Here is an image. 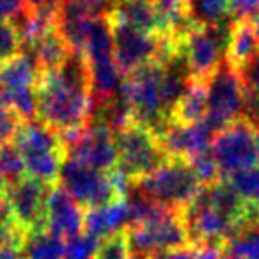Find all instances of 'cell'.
<instances>
[{"label": "cell", "mask_w": 259, "mask_h": 259, "mask_svg": "<svg viewBox=\"0 0 259 259\" xmlns=\"http://www.w3.org/2000/svg\"><path fill=\"white\" fill-rule=\"evenodd\" d=\"M36 96L37 117L57 134L89 126L94 101L89 85V64L83 54L71 52L57 69L39 73Z\"/></svg>", "instance_id": "cell-1"}, {"label": "cell", "mask_w": 259, "mask_h": 259, "mask_svg": "<svg viewBox=\"0 0 259 259\" xmlns=\"http://www.w3.org/2000/svg\"><path fill=\"white\" fill-rule=\"evenodd\" d=\"M15 144L25 165V176L54 187L59 183L66 148L57 132L41 121H27L20 126Z\"/></svg>", "instance_id": "cell-2"}, {"label": "cell", "mask_w": 259, "mask_h": 259, "mask_svg": "<svg viewBox=\"0 0 259 259\" xmlns=\"http://www.w3.org/2000/svg\"><path fill=\"white\" fill-rule=\"evenodd\" d=\"M132 187L163 208L183 211L199 192L201 183L192 172L188 162L167 160Z\"/></svg>", "instance_id": "cell-3"}, {"label": "cell", "mask_w": 259, "mask_h": 259, "mask_svg": "<svg viewBox=\"0 0 259 259\" xmlns=\"http://www.w3.org/2000/svg\"><path fill=\"white\" fill-rule=\"evenodd\" d=\"M124 238L132 257H149L190 245L181 211L167 208L148 222L128 227Z\"/></svg>", "instance_id": "cell-4"}, {"label": "cell", "mask_w": 259, "mask_h": 259, "mask_svg": "<svg viewBox=\"0 0 259 259\" xmlns=\"http://www.w3.org/2000/svg\"><path fill=\"white\" fill-rule=\"evenodd\" d=\"M233 23L234 22L229 16L213 27L192 25L183 34L181 52L192 80L206 82L220 66V62L226 59Z\"/></svg>", "instance_id": "cell-5"}, {"label": "cell", "mask_w": 259, "mask_h": 259, "mask_svg": "<svg viewBox=\"0 0 259 259\" xmlns=\"http://www.w3.org/2000/svg\"><path fill=\"white\" fill-rule=\"evenodd\" d=\"M114 139L117 148L115 169L124 174L132 185L169 160L163 155L156 135L137 122H130L128 126L117 130Z\"/></svg>", "instance_id": "cell-6"}, {"label": "cell", "mask_w": 259, "mask_h": 259, "mask_svg": "<svg viewBox=\"0 0 259 259\" xmlns=\"http://www.w3.org/2000/svg\"><path fill=\"white\" fill-rule=\"evenodd\" d=\"M243 83L238 69L224 59L213 75L206 80V100L208 112L204 122L213 134H219L227 124L238 121L243 115Z\"/></svg>", "instance_id": "cell-7"}, {"label": "cell", "mask_w": 259, "mask_h": 259, "mask_svg": "<svg viewBox=\"0 0 259 259\" xmlns=\"http://www.w3.org/2000/svg\"><path fill=\"white\" fill-rule=\"evenodd\" d=\"M209 153L215 158L220 176H231L241 169L257 165L254 124L243 117L227 124L215 134Z\"/></svg>", "instance_id": "cell-8"}, {"label": "cell", "mask_w": 259, "mask_h": 259, "mask_svg": "<svg viewBox=\"0 0 259 259\" xmlns=\"http://www.w3.org/2000/svg\"><path fill=\"white\" fill-rule=\"evenodd\" d=\"M59 185L83 209L98 208L121 197L115 190L110 172H101L73 158H66L62 163Z\"/></svg>", "instance_id": "cell-9"}, {"label": "cell", "mask_w": 259, "mask_h": 259, "mask_svg": "<svg viewBox=\"0 0 259 259\" xmlns=\"http://www.w3.org/2000/svg\"><path fill=\"white\" fill-rule=\"evenodd\" d=\"M108 22H110L112 37H114V61L122 75L126 76L142 66L158 61L160 37L156 34L134 29L126 23L110 18Z\"/></svg>", "instance_id": "cell-10"}, {"label": "cell", "mask_w": 259, "mask_h": 259, "mask_svg": "<svg viewBox=\"0 0 259 259\" xmlns=\"http://www.w3.org/2000/svg\"><path fill=\"white\" fill-rule=\"evenodd\" d=\"M50 187L25 176L9 185L6 202L25 234L47 229V195Z\"/></svg>", "instance_id": "cell-11"}, {"label": "cell", "mask_w": 259, "mask_h": 259, "mask_svg": "<svg viewBox=\"0 0 259 259\" xmlns=\"http://www.w3.org/2000/svg\"><path fill=\"white\" fill-rule=\"evenodd\" d=\"M66 158H73L101 172H110L117 165L114 134L100 122H91L73 144L66 148Z\"/></svg>", "instance_id": "cell-12"}, {"label": "cell", "mask_w": 259, "mask_h": 259, "mask_svg": "<svg viewBox=\"0 0 259 259\" xmlns=\"http://www.w3.org/2000/svg\"><path fill=\"white\" fill-rule=\"evenodd\" d=\"M213 137L215 134L204 121L195 124H180L169 121L156 134V141L163 155L169 160H183V162L209 151Z\"/></svg>", "instance_id": "cell-13"}, {"label": "cell", "mask_w": 259, "mask_h": 259, "mask_svg": "<svg viewBox=\"0 0 259 259\" xmlns=\"http://www.w3.org/2000/svg\"><path fill=\"white\" fill-rule=\"evenodd\" d=\"M83 208L61 187H50L47 195V231L69 240L83 233Z\"/></svg>", "instance_id": "cell-14"}, {"label": "cell", "mask_w": 259, "mask_h": 259, "mask_svg": "<svg viewBox=\"0 0 259 259\" xmlns=\"http://www.w3.org/2000/svg\"><path fill=\"white\" fill-rule=\"evenodd\" d=\"M130 227V206L126 197H117L98 208L85 209L83 213V229L85 234L98 241L107 240L114 234L124 233Z\"/></svg>", "instance_id": "cell-15"}, {"label": "cell", "mask_w": 259, "mask_h": 259, "mask_svg": "<svg viewBox=\"0 0 259 259\" xmlns=\"http://www.w3.org/2000/svg\"><path fill=\"white\" fill-rule=\"evenodd\" d=\"M107 15L110 20L122 22L134 29L156 34V9L148 0H114Z\"/></svg>", "instance_id": "cell-16"}, {"label": "cell", "mask_w": 259, "mask_h": 259, "mask_svg": "<svg viewBox=\"0 0 259 259\" xmlns=\"http://www.w3.org/2000/svg\"><path fill=\"white\" fill-rule=\"evenodd\" d=\"M122 82H124V75L117 68L114 59L89 64V85L94 107L117 96L121 93Z\"/></svg>", "instance_id": "cell-17"}, {"label": "cell", "mask_w": 259, "mask_h": 259, "mask_svg": "<svg viewBox=\"0 0 259 259\" xmlns=\"http://www.w3.org/2000/svg\"><path fill=\"white\" fill-rule=\"evenodd\" d=\"M37 76H39L37 66L27 50H22L15 57L0 62V87L6 91L34 87Z\"/></svg>", "instance_id": "cell-18"}, {"label": "cell", "mask_w": 259, "mask_h": 259, "mask_svg": "<svg viewBox=\"0 0 259 259\" xmlns=\"http://www.w3.org/2000/svg\"><path fill=\"white\" fill-rule=\"evenodd\" d=\"M208 112V100H206V82L190 80L188 87L170 112V121L180 124H195L204 121Z\"/></svg>", "instance_id": "cell-19"}, {"label": "cell", "mask_w": 259, "mask_h": 259, "mask_svg": "<svg viewBox=\"0 0 259 259\" xmlns=\"http://www.w3.org/2000/svg\"><path fill=\"white\" fill-rule=\"evenodd\" d=\"M22 50H27L30 55H32L39 73L57 69L59 66L66 61V57L71 54L68 45L64 43V39L59 36V32L55 29L50 30V32H48L47 36L41 37L39 41H36L32 47L22 48Z\"/></svg>", "instance_id": "cell-20"}, {"label": "cell", "mask_w": 259, "mask_h": 259, "mask_svg": "<svg viewBox=\"0 0 259 259\" xmlns=\"http://www.w3.org/2000/svg\"><path fill=\"white\" fill-rule=\"evenodd\" d=\"M259 54V41L252 29V23L243 20V22H234L231 29L229 45H227L226 59L231 66L240 68L247 61H250L254 55Z\"/></svg>", "instance_id": "cell-21"}, {"label": "cell", "mask_w": 259, "mask_h": 259, "mask_svg": "<svg viewBox=\"0 0 259 259\" xmlns=\"http://www.w3.org/2000/svg\"><path fill=\"white\" fill-rule=\"evenodd\" d=\"M83 57H85L87 64L114 59V37H112L110 22H108L107 15L94 18L93 29H91L85 48H83Z\"/></svg>", "instance_id": "cell-22"}, {"label": "cell", "mask_w": 259, "mask_h": 259, "mask_svg": "<svg viewBox=\"0 0 259 259\" xmlns=\"http://www.w3.org/2000/svg\"><path fill=\"white\" fill-rule=\"evenodd\" d=\"M64 248V238L43 229L27 234L22 252L27 255V259H62Z\"/></svg>", "instance_id": "cell-23"}, {"label": "cell", "mask_w": 259, "mask_h": 259, "mask_svg": "<svg viewBox=\"0 0 259 259\" xmlns=\"http://www.w3.org/2000/svg\"><path fill=\"white\" fill-rule=\"evenodd\" d=\"M231 0H187V16L192 25L213 27L229 18Z\"/></svg>", "instance_id": "cell-24"}, {"label": "cell", "mask_w": 259, "mask_h": 259, "mask_svg": "<svg viewBox=\"0 0 259 259\" xmlns=\"http://www.w3.org/2000/svg\"><path fill=\"white\" fill-rule=\"evenodd\" d=\"M224 250L238 259H259V222H247L224 245Z\"/></svg>", "instance_id": "cell-25"}, {"label": "cell", "mask_w": 259, "mask_h": 259, "mask_svg": "<svg viewBox=\"0 0 259 259\" xmlns=\"http://www.w3.org/2000/svg\"><path fill=\"white\" fill-rule=\"evenodd\" d=\"M234 194L247 204H259V167L252 165L227 176Z\"/></svg>", "instance_id": "cell-26"}, {"label": "cell", "mask_w": 259, "mask_h": 259, "mask_svg": "<svg viewBox=\"0 0 259 259\" xmlns=\"http://www.w3.org/2000/svg\"><path fill=\"white\" fill-rule=\"evenodd\" d=\"M25 238V231L15 220L6 199H2L0 201V247H11L22 250Z\"/></svg>", "instance_id": "cell-27"}, {"label": "cell", "mask_w": 259, "mask_h": 259, "mask_svg": "<svg viewBox=\"0 0 259 259\" xmlns=\"http://www.w3.org/2000/svg\"><path fill=\"white\" fill-rule=\"evenodd\" d=\"M0 176L8 181V185H13L25 178L23 158L13 141L0 146Z\"/></svg>", "instance_id": "cell-28"}, {"label": "cell", "mask_w": 259, "mask_h": 259, "mask_svg": "<svg viewBox=\"0 0 259 259\" xmlns=\"http://www.w3.org/2000/svg\"><path fill=\"white\" fill-rule=\"evenodd\" d=\"M98 247H100V241L96 238L80 233L66 241L62 259H96Z\"/></svg>", "instance_id": "cell-29"}, {"label": "cell", "mask_w": 259, "mask_h": 259, "mask_svg": "<svg viewBox=\"0 0 259 259\" xmlns=\"http://www.w3.org/2000/svg\"><path fill=\"white\" fill-rule=\"evenodd\" d=\"M188 165H190L192 172L195 174L197 181L201 183V187L217 183V181L220 180V170H219V167H217L215 158H213L209 151L190 158L188 160Z\"/></svg>", "instance_id": "cell-30"}, {"label": "cell", "mask_w": 259, "mask_h": 259, "mask_svg": "<svg viewBox=\"0 0 259 259\" xmlns=\"http://www.w3.org/2000/svg\"><path fill=\"white\" fill-rule=\"evenodd\" d=\"M96 259H132L124 233L101 240L96 252Z\"/></svg>", "instance_id": "cell-31"}, {"label": "cell", "mask_w": 259, "mask_h": 259, "mask_svg": "<svg viewBox=\"0 0 259 259\" xmlns=\"http://www.w3.org/2000/svg\"><path fill=\"white\" fill-rule=\"evenodd\" d=\"M20 52H22V45L13 23L0 18V62L15 57Z\"/></svg>", "instance_id": "cell-32"}, {"label": "cell", "mask_w": 259, "mask_h": 259, "mask_svg": "<svg viewBox=\"0 0 259 259\" xmlns=\"http://www.w3.org/2000/svg\"><path fill=\"white\" fill-rule=\"evenodd\" d=\"M238 75H240V80L243 83L245 93L259 96V54L254 55L243 66H240L238 68Z\"/></svg>", "instance_id": "cell-33"}, {"label": "cell", "mask_w": 259, "mask_h": 259, "mask_svg": "<svg viewBox=\"0 0 259 259\" xmlns=\"http://www.w3.org/2000/svg\"><path fill=\"white\" fill-rule=\"evenodd\" d=\"M23 124V121L9 108L0 107V146L6 142L15 141L16 134H18L20 126Z\"/></svg>", "instance_id": "cell-34"}, {"label": "cell", "mask_w": 259, "mask_h": 259, "mask_svg": "<svg viewBox=\"0 0 259 259\" xmlns=\"http://www.w3.org/2000/svg\"><path fill=\"white\" fill-rule=\"evenodd\" d=\"M259 15V0H231L229 16L233 22H252Z\"/></svg>", "instance_id": "cell-35"}, {"label": "cell", "mask_w": 259, "mask_h": 259, "mask_svg": "<svg viewBox=\"0 0 259 259\" xmlns=\"http://www.w3.org/2000/svg\"><path fill=\"white\" fill-rule=\"evenodd\" d=\"M30 9L27 0H0V18L16 22Z\"/></svg>", "instance_id": "cell-36"}, {"label": "cell", "mask_w": 259, "mask_h": 259, "mask_svg": "<svg viewBox=\"0 0 259 259\" xmlns=\"http://www.w3.org/2000/svg\"><path fill=\"white\" fill-rule=\"evenodd\" d=\"M224 254V247L217 243L194 245V259H220Z\"/></svg>", "instance_id": "cell-37"}, {"label": "cell", "mask_w": 259, "mask_h": 259, "mask_svg": "<svg viewBox=\"0 0 259 259\" xmlns=\"http://www.w3.org/2000/svg\"><path fill=\"white\" fill-rule=\"evenodd\" d=\"M151 259H194V245H188L176 250L160 252V254L151 255Z\"/></svg>", "instance_id": "cell-38"}, {"label": "cell", "mask_w": 259, "mask_h": 259, "mask_svg": "<svg viewBox=\"0 0 259 259\" xmlns=\"http://www.w3.org/2000/svg\"><path fill=\"white\" fill-rule=\"evenodd\" d=\"M22 250L11 247H0V259H20Z\"/></svg>", "instance_id": "cell-39"}, {"label": "cell", "mask_w": 259, "mask_h": 259, "mask_svg": "<svg viewBox=\"0 0 259 259\" xmlns=\"http://www.w3.org/2000/svg\"><path fill=\"white\" fill-rule=\"evenodd\" d=\"M30 8H50V6H55L59 0H27Z\"/></svg>", "instance_id": "cell-40"}, {"label": "cell", "mask_w": 259, "mask_h": 259, "mask_svg": "<svg viewBox=\"0 0 259 259\" xmlns=\"http://www.w3.org/2000/svg\"><path fill=\"white\" fill-rule=\"evenodd\" d=\"M254 142H255V155H257V162H259V122L254 126Z\"/></svg>", "instance_id": "cell-41"}, {"label": "cell", "mask_w": 259, "mask_h": 259, "mask_svg": "<svg viewBox=\"0 0 259 259\" xmlns=\"http://www.w3.org/2000/svg\"><path fill=\"white\" fill-rule=\"evenodd\" d=\"M8 187H9L8 181H6L4 178L0 176V201H2V199L6 197V192H8Z\"/></svg>", "instance_id": "cell-42"}, {"label": "cell", "mask_w": 259, "mask_h": 259, "mask_svg": "<svg viewBox=\"0 0 259 259\" xmlns=\"http://www.w3.org/2000/svg\"><path fill=\"white\" fill-rule=\"evenodd\" d=\"M252 29H254V34H255V37H257V41H259V15L255 16L254 20H252Z\"/></svg>", "instance_id": "cell-43"}, {"label": "cell", "mask_w": 259, "mask_h": 259, "mask_svg": "<svg viewBox=\"0 0 259 259\" xmlns=\"http://www.w3.org/2000/svg\"><path fill=\"white\" fill-rule=\"evenodd\" d=\"M257 222H259V204H257Z\"/></svg>", "instance_id": "cell-44"}, {"label": "cell", "mask_w": 259, "mask_h": 259, "mask_svg": "<svg viewBox=\"0 0 259 259\" xmlns=\"http://www.w3.org/2000/svg\"><path fill=\"white\" fill-rule=\"evenodd\" d=\"M148 2H155V0H148Z\"/></svg>", "instance_id": "cell-45"}]
</instances>
